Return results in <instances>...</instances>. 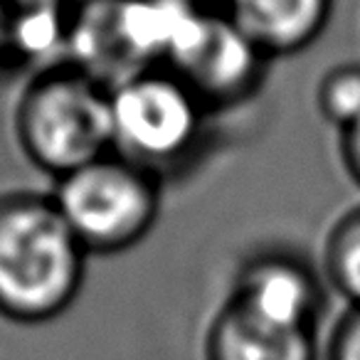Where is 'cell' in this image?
Instances as JSON below:
<instances>
[{"label":"cell","mask_w":360,"mask_h":360,"mask_svg":"<svg viewBox=\"0 0 360 360\" xmlns=\"http://www.w3.org/2000/svg\"><path fill=\"white\" fill-rule=\"evenodd\" d=\"M326 360H360V306H348L328 340Z\"/></svg>","instance_id":"12"},{"label":"cell","mask_w":360,"mask_h":360,"mask_svg":"<svg viewBox=\"0 0 360 360\" xmlns=\"http://www.w3.org/2000/svg\"><path fill=\"white\" fill-rule=\"evenodd\" d=\"M22 155L52 180L111 153V89L70 62L32 72L15 104Z\"/></svg>","instance_id":"2"},{"label":"cell","mask_w":360,"mask_h":360,"mask_svg":"<svg viewBox=\"0 0 360 360\" xmlns=\"http://www.w3.org/2000/svg\"><path fill=\"white\" fill-rule=\"evenodd\" d=\"M207 116L173 72H141L111 89V153L165 180L198 155Z\"/></svg>","instance_id":"4"},{"label":"cell","mask_w":360,"mask_h":360,"mask_svg":"<svg viewBox=\"0 0 360 360\" xmlns=\"http://www.w3.org/2000/svg\"><path fill=\"white\" fill-rule=\"evenodd\" d=\"M323 276L348 306H360V207L345 212L328 232Z\"/></svg>","instance_id":"10"},{"label":"cell","mask_w":360,"mask_h":360,"mask_svg":"<svg viewBox=\"0 0 360 360\" xmlns=\"http://www.w3.org/2000/svg\"><path fill=\"white\" fill-rule=\"evenodd\" d=\"M60 215L86 255H121L148 237L160 212L163 180L109 153L55 180Z\"/></svg>","instance_id":"3"},{"label":"cell","mask_w":360,"mask_h":360,"mask_svg":"<svg viewBox=\"0 0 360 360\" xmlns=\"http://www.w3.org/2000/svg\"><path fill=\"white\" fill-rule=\"evenodd\" d=\"M316 333L286 330L247 316L227 304L205 335V360H316Z\"/></svg>","instance_id":"9"},{"label":"cell","mask_w":360,"mask_h":360,"mask_svg":"<svg viewBox=\"0 0 360 360\" xmlns=\"http://www.w3.org/2000/svg\"><path fill=\"white\" fill-rule=\"evenodd\" d=\"M217 8L274 60L299 55L323 35L333 0H220Z\"/></svg>","instance_id":"7"},{"label":"cell","mask_w":360,"mask_h":360,"mask_svg":"<svg viewBox=\"0 0 360 360\" xmlns=\"http://www.w3.org/2000/svg\"><path fill=\"white\" fill-rule=\"evenodd\" d=\"M89 255L50 193L0 195V316L37 326L62 316L79 296Z\"/></svg>","instance_id":"1"},{"label":"cell","mask_w":360,"mask_h":360,"mask_svg":"<svg viewBox=\"0 0 360 360\" xmlns=\"http://www.w3.org/2000/svg\"><path fill=\"white\" fill-rule=\"evenodd\" d=\"M340 158L355 186H360V121L340 134Z\"/></svg>","instance_id":"13"},{"label":"cell","mask_w":360,"mask_h":360,"mask_svg":"<svg viewBox=\"0 0 360 360\" xmlns=\"http://www.w3.org/2000/svg\"><path fill=\"white\" fill-rule=\"evenodd\" d=\"M316 109L338 134L360 121V65H335L316 86Z\"/></svg>","instance_id":"11"},{"label":"cell","mask_w":360,"mask_h":360,"mask_svg":"<svg viewBox=\"0 0 360 360\" xmlns=\"http://www.w3.org/2000/svg\"><path fill=\"white\" fill-rule=\"evenodd\" d=\"M227 304L262 323L316 333L323 311V281L291 252H259L242 264Z\"/></svg>","instance_id":"6"},{"label":"cell","mask_w":360,"mask_h":360,"mask_svg":"<svg viewBox=\"0 0 360 360\" xmlns=\"http://www.w3.org/2000/svg\"><path fill=\"white\" fill-rule=\"evenodd\" d=\"M77 0H0V70L65 62Z\"/></svg>","instance_id":"8"},{"label":"cell","mask_w":360,"mask_h":360,"mask_svg":"<svg viewBox=\"0 0 360 360\" xmlns=\"http://www.w3.org/2000/svg\"><path fill=\"white\" fill-rule=\"evenodd\" d=\"M269 57L210 6L163 70L173 72L207 111L232 109L259 91Z\"/></svg>","instance_id":"5"}]
</instances>
